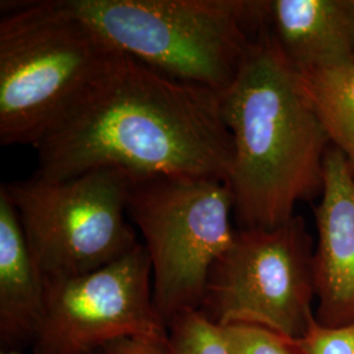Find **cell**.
Segmentation results:
<instances>
[{"label": "cell", "mask_w": 354, "mask_h": 354, "mask_svg": "<svg viewBox=\"0 0 354 354\" xmlns=\"http://www.w3.org/2000/svg\"><path fill=\"white\" fill-rule=\"evenodd\" d=\"M35 149L36 175L50 180L115 168L134 178L227 183L234 159L219 93L163 75L125 54Z\"/></svg>", "instance_id": "6da1fadb"}, {"label": "cell", "mask_w": 354, "mask_h": 354, "mask_svg": "<svg viewBox=\"0 0 354 354\" xmlns=\"http://www.w3.org/2000/svg\"><path fill=\"white\" fill-rule=\"evenodd\" d=\"M221 106L234 145L227 184L238 230L277 227L297 203L322 194L332 145L266 28Z\"/></svg>", "instance_id": "7a4b0ae2"}, {"label": "cell", "mask_w": 354, "mask_h": 354, "mask_svg": "<svg viewBox=\"0 0 354 354\" xmlns=\"http://www.w3.org/2000/svg\"><path fill=\"white\" fill-rule=\"evenodd\" d=\"M0 19V143L36 146L121 61L64 0L13 1Z\"/></svg>", "instance_id": "3957f363"}, {"label": "cell", "mask_w": 354, "mask_h": 354, "mask_svg": "<svg viewBox=\"0 0 354 354\" xmlns=\"http://www.w3.org/2000/svg\"><path fill=\"white\" fill-rule=\"evenodd\" d=\"M127 57L222 95L266 30V0H64Z\"/></svg>", "instance_id": "277c9868"}, {"label": "cell", "mask_w": 354, "mask_h": 354, "mask_svg": "<svg viewBox=\"0 0 354 354\" xmlns=\"http://www.w3.org/2000/svg\"><path fill=\"white\" fill-rule=\"evenodd\" d=\"M127 215L145 239L153 304L168 328L200 310L209 272L235 238L231 189L212 177L134 178Z\"/></svg>", "instance_id": "5b68a950"}, {"label": "cell", "mask_w": 354, "mask_h": 354, "mask_svg": "<svg viewBox=\"0 0 354 354\" xmlns=\"http://www.w3.org/2000/svg\"><path fill=\"white\" fill-rule=\"evenodd\" d=\"M133 180L125 171L97 168L3 184L45 282L97 270L140 244L127 219Z\"/></svg>", "instance_id": "8992f818"}, {"label": "cell", "mask_w": 354, "mask_h": 354, "mask_svg": "<svg viewBox=\"0 0 354 354\" xmlns=\"http://www.w3.org/2000/svg\"><path fill=\"white\" fill-rule=\"evenodd\" d=\"M314 248L299 215L277 227L236 230L209 272L198 311L219 328L250 324L302 339L317 320Z\"/></svg>", "instance_id": "52a82bcc"}, {"label": "cell", "mask_w": 354, "mask_h": 354, "mask_svg": "<svg viewBox=\"0 0 354 354\" xmlns=\"http://www.w3.org/2000/svg\"><path fill=\"white\" fill-rule=\"evenodd\" d=\"M152 294L145 244L108 266L73 279L45 282V308L33 354H97L134 336H167Z\"/></svg>", "instance_id": "ba28073f"}, {"label": "cell", "mask_w": 354, "mask_h": 354, "mask_svg": "<svg viewBox=\"0 0 354 354\" xmlns=\"http://www.w3.org/2000/svg\"><path fill=\"white\" fill-rule=\"evenodd\" d=\"M320 196L314 209L315 317L323 327L339 328L354 324V174L333 146L326 156Z\"/></svg>", "instance_id": "9c48e42d"}, {"label": "cell", "mask_w": 354, "mask_h": 354, "mask_svg": "<svg viewBox=\"0 0 354 354\" xmlns=\"http://www.w3.org/2000/svg\"><path fill=\"white\" fill-rule=\"evenodd\" d=\"M266 28L298 74L354 64L352 0H266Z\"/></svg>", "instance_id": "30bf717a"}, {"label": "cell", "mask_w": 354, "mask_h": 354, "mask_svg": "<svg viewBox=\"0 0 354 354\" xmlns=\"http://www.w3.org/2000/svg\"><path fill=\"white\" fill-rule=\"evenodd\" d=\"M45 308V279L24 236L19 215L0 187V345L19 351L35 342Z\"/></svg>", "instance_id": "8fae6325"}, {"label": "cell", "mask_w": 354, "mask_h": 354, "mask_svg": "<svg viewBox=\"0 0 354 354\" xmlns=\"http://www.w3.org/2000/svg\"><path fill=\"white\" fill-rule=\"evenodd\" d=\"M298 77L330 145L342 152L354 174V64L308 71Z\"/></svg>", "instance_id": "7c38bea8"}, {"label": "cell", "mask_w": 354, "mask_h": 354, "mask_svg": "<svg viewBox=\"0 0 354 354\" xmlns=\"http://www.w3.org/2000/svg\"><path fill=\"white\" fill-rule=\"evenodd\" d=\"M168 339L174 354H228L221 328L200 311L176 317L168 326Z\"/></svg>", "instance_id": "4fadbf2b"}, {"label": "cell", "mask_w": 354, "mask_h": 354, "mask_svg": "<svg viewBox=\"0 0 354 354\" xmlns=\"http://www.w3.org/2000/svg\"><path fill=\"white\" fill-rule=\"evenodd\" d=\"M221 332L228 354H307L298 340L263 327L234 324Z\"/></svg>", "instance_id": "5bb4252c"}, {"label": "cell", "mask_w": 354, "mask_h": 354, "mask_svg": "<svg viewBox=\"0 0 354 354\" xmlns=\"http://www.w3.org/2000/svg\"><path fill=\"white\" fill-rule=\"evenodd\" d=\"M298 342L307 354H354V324L328 328L315 320Z\"/></svg>", "instance_id": "9a60e30c"}, {"label": "cell", "mask_w": 354, "mask_h": 354, "mask_svg": "<svg viewBox=\"0 0 354 354\" xmlns=\"http://www.w3.org/2000/svg\"><path fill=\"white\" fill-rule=\"evenodd\" d=\"M97 354H174L167 336H134L106 345Z\"/></svg>", "instance_id": "2e32d148"}, {"label": "cell", "mask_w": 354, "mask_h": 354, "mask_svg": "<svg viewBox=\"0 0 354 354\" xmlns=\"http://www.w3.org/2000/svg\"><path fill=\"white\" fill-rule=\"evenodd\" d=\"M0 354H21V352H19V351H7V352L1 351V353Z\"/></svg>", "instance_id": "e0dca14e"}, {"label": "cell", "mask_w": 354, "mask_h": 354, "mask_svg": "<svg viewBox=\"0 0 354 354\" xmlns=\"http://www.w3.org/2000/svg\"><path fill=\"white\" fill-rule=\"evenodd\" d=\"M353 1V17H354V0H352Z\"/></svg>", "instance_id": "ac0fdd59"}]
</instances>
